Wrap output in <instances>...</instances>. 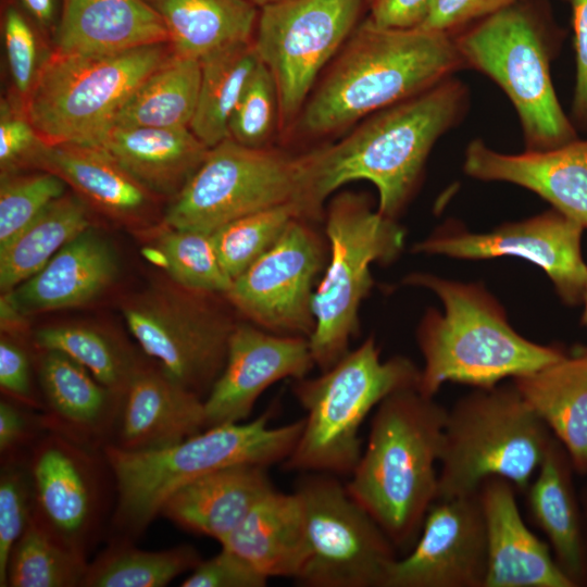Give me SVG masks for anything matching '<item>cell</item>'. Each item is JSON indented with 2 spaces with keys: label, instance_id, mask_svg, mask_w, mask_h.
I'll use <instances>...</instances> for the list:
<instances>
[{
  "label": "cell",
  "instance_id": "obj_13",
  "mask_svg": "<svg viewBox=\"0 0 587 587\" xmlns=\"http://www.w3.org/2000/svg\"><path fill=\"white\" fill-rule=\"evenodd\" d=\"M32 520L68 551L87 559L109 530L115 483L103 449L46 430L26 455Z\"/></svg>",
  "mask_w": 587,
  "mask_h": 587
},
{
  "label": "cell",
  "instance_id": "obj_44",
  "mask_svg": "<svg viewBox=\"0 0 587 587\" xmlns=\"http://www.w3.org/2000/svg\"><path fill=\"white\" fill-rule=\"evenodd\" d=\"M39 30L32 21L11 2L3 13V39L7 62L16 92L23 104L29 96L45 61L40 60Z\"/></svg>",
  "mask_w": 587,
  "mask_h": 587
},
{
  "label": "cell",
  "instance_id": "obj_20",
  "mask_svg": "<svg viewBox=\"0 0 587 587\" xmlns=\"http://www.w3.org/2000/svg\"><path fill=\"white\" fill-rule=\"evenodd\" d=\"M463 170L479 180L524 187L587 228V140L576 139L549 150L505 154L475 139L466 147Z\"/></svg>",
  "mask_w": 587,
  "mask_h": 587
},
{
  "label": "cell",
  "instance_id": "obj_41",
  "mask_svg": "<svg viewBox=\"0 0 587 587\" xmlns=\"http://www.w3.org/2000/svg\"><path fill=\"white\" fill-rule=\"evenodd\" d=\"M65 186L61 177L45 170L32 174H1L0 247L65 195Z\"/></svg>",
  "mask_w": 587,
  "mask_h": 587
},
{
  "label": "cell",
  "instance_id": "obj_14",
  "mask_svg": "<svg viewBox=\"0 0 587 587\" xmlns=\"http://www.w3.org/2000/svg\"><path fill=\"white\" fill-rule=\"evenodd\" d=\"M335 475L310 473L296 491L305 514L308 587H384L396 547Z\"/></svg>",
  "mask_w": 587,
  "mask_h": 587
},
{
  "label": "cell",
  "instance_id": "obj_49",
  "mask_svg": "<svg viewBox=\"0 0 587 587\" xmlns=\"http://www.w3.org/2000/svg\"><path fill=\"white\" fill-rule=\"evenodd\" d=\"M46 432L40 412L7 397L0 401L1 461L25 457Z\"/></svg>",
  "mask_w": 587,
  "mask_h": 587
},
{
  "label": "cell",
  "instance_id": "obj_15",
  "mask_svg": "<svg viewBox=\"0 0 587 587\" xmlns=\"http://www.w3.org/2000/svg\"><path fill=\"white\" fill-rule=\"evenodd\" d=\"M367 0H288L259 10L253 43L271 71L279 120L299 116L315 80L358 26Z\"/></svg>",
  "mask_w": 587,
  "mask_h": 587
},
{
  "label": "cell",
  "instance_id": "obj_4",
  "mask_svg": "<svg viewBox=\"0 0 587 587\" xmlns=\"http://www.w3.org/2000/svg\"><path fill=\"white\" fill-rule=\"evenodd\" d=\"M403 283L429 289L444 305V313L426 311L416 332L424 360L417 389L425 396L434 397L446 383L490 388L566 355L558 347L535 344L516 333L482 285L427 273L410 274Z\"/></svg>",
  "mask_w": 587,
  "mask_h": 587
},
{
  "label": "cell",
  "instance_id": "obj_30",
  "mask_svg": "<svg viewBox=\"0 0 587 587\" xmlns=\"http://www.w3.org/2000/svg\"><path fill=\"white\" fill-rule=\"evenodd\" d=\"M36 167L57 174L91 204L122 221L140 218L155 196L93 143H46Z\"/></svg>",
  "mask_w": 587,
  "mask_h": 587
},
{
  "label": "cell",
  "instance_id": "obj_27",
  "mask_svg": "<svg viewBox=\"0 0 587 587\" xmlns=\"http://www.w3.org/2000/svg\"><path fill=\"white\" fill-rule=\"evenodd\" d=\"M92 143L109 153L150 192L172 198L184 188L210 149L189 127L113 125Z\"/></svg>",
  "mask_w": 587,
  "mask_h": 587
},
{
  "label": "cell",
  "instance_id": "obj_28",
  "mask_svg": "<svg viewBox=\"0 0 587 587\" xmlns=\"http://www.w3.org/2000/svg\"><path fill=\"white\" fill-rule=\"evenodd\" d=\"M63 53H100L170 42L147 0H62L53 34Z\"/></svg>",
  "mask_w": 587,
  "mask_h": 587
},
{
  "label": "cell",
  "instance_id": "obj_47",
  "mask_svg": "<svg viewBox=\"0 0 587 587\" xmlns=\"http://www.w3.org/2000/svg\"><path fill=\"white\" fill-rule=\"evenodd\" d=\"M0 388L4 397L42 411L41 396L34 389L29 353L21 341L7 334L0 339Z\"/></svg>",
  "mask_w": 587,
  "mask_h": 587
},
{
  "label": "cell",
  "instance_id": "obj_21",
  "mask_svg": "<svg viewBox=\"0 0 587 587\" xmlns=\"http://www.w3.org/2000/svg\"><path fill=\"white\" fill-rule=\"evenodd\" d=\"M37 351L45 429L96 449L111 445L124 396L99 383L68 355L54 350Z\"/></svg>",
  "mask_w": 587,
  "mask_h": 587
},
{
  "label": "cell",
  "instance_id": "obj_7",
  "mask_svg": "<svg viewBox=\"0 0 587 587\" xmlns=\"http://www.w3.org/2000/svg\"><path fill=\"white\" fill-rule=\"evenodd\" d=\"M420 377L421 370L405 357L383 361L370 336L317 377L295 380L305 417L284 469L350 475L362 454L364 420L390 394L417 387Z\"/></svg>",
  "mask_w": 587,
  "mask_h": 587
},
{
  "label": "cell",
  "instance_id": "obj_52",
  "mask_svg": "<svg viewBox=\"0 0 587 587\" xmlns=\"http://www.w3.org/2000/svg\"><path fill=\"white\" fill-rule=\"evenodd\" d=\"M41 34H54L62 0H14Z\"/></svg>",
  "mask_w": 587,
  "mask_h": 587
},
{
  "label": "cell",
  "instance_id": "obj_40",
  "mask_svg": "<svg viewBox=\"0 0 587 587\" xmlns=\"http://www.w3.org/2000/svg\"><path fill=\"white\" fill-rule=\"evenodd\" d=\"M296 217L307 218L298 205L284 204L241 216L213 230L214 249L227 275L233 280L239 276Z\"/></svg>",
  "mask_w": 587,
  "mask_h": 587
},
{
  "label": "cell",
  "instance_id": "obj_25",
  "mask_svg": "<svg viewBox=\"0 0 587 587\" xmlns=\"http://www.w3.org/2000/svg\"><path fill=\"white\" fill-rule=\"evenodd\" d=\"M574 466L553 437L524 492L533 521L545 534L553 557L574 587L587 586V536Z\"/></svg>",
  "mask_w": 587,
  "mask_h": 587
},
{
  "label": "cell",
  "instance_id": "obj_55",
  "mask_svg": "<svg viewBox=\"0 0 587 587\" xmlns=\"http://www.w3.org/2000/svg\"><path fill=\"white\" fill-rule=\"evenodd\" d=\"M582 303H584V313H583V316H582V322H583L584 326H586V328H587V287H586ZM579 349L587 353V346L579 347Z\"/></svg>",
  "mask_w": 587,
  "mask_h": 587
},
{
  "label": "cell",
  "instance_id": "obj_38",
  "mask_svg": "<svg viewBox=\"0 0 587 587\" xmlns=\"http://www.w3.org/2000/svg\"><path fill=\"white\" fill-rule=\"evenodd\" d=\"M87 566L30 519L10 551L7 587H82Z\"/></svg>",
  "mask_w": 587,
  "mask_h": 587
},
{
  "label": "cell",
  "instance_id": "obj_5",
  "mask_svg": "<svg viewBox=\"0 0 587 587\" xmlns=\"http://www.w3.org/2000/svg\"><path fill=\"white\" fill-rule=\"evenodd\" d=\"M270 420L267 411L250 422L208 427L178 444L150 451L105 446L103 452L115 483L111 539L135 541L175 490L201 476L238 464L268 467L283 463L304 421L272 427Z\"/></svg>",
  "mask_w": 587,
  "mask_h": 587
},
{
  "label": "cell",
  "instance_id": "obj_9",
  "mask_svg": "<svg viewBox=\"0 0 587 587\" xmlns=\"http://www.w3.org/2000/svg\"><path fill=\"white\" fill-rule=\"evenodd\" d=\"M328 260L313 295L315 321L309 337L321 371L328 370L350 349L359 333V310L373 285V263H389L401 252L404 229L374 210L363 193L342 191L328 203L325 215Z\"/></svg>",
  "mask_w": 587,
  "mask_h": 587
},
{
  "label": "cell",
  "instance_id": "obj_48",
  "mask_svg": "<svg viewBox=\"0 0 587 587\" xmlns=\"http://www.w3.org/2000/svg\"><path fill=\"white\" fill-rule=\"evenodd\" d=\"M520 0H432L422 23L428 30L455 35Z\"/></svg>",
  "mask_w": 587,
  "mask_h": 587
},
{
  "label": "cell",
  "instance_id": "obj_8",
  "mask_svg": "<svg viewBox=\"0 0 587 587\" xmlns=\"http://www.w3.org/2000/svg\"><path fill=\"white\" fill-rule=\"evenodd\" d=\"M553 437L513 383L475 388L448 410L437 500L475 494L490 477L524 494Z\"/></svg>",
  "mask_w": 587,
  "mask_h": 587
},
{
  "label": "cell",
  "instance_id": "obj_50",
  "mask_svg": "<svg viewBox=\"0 0 587 587\" xmlns=\"http://www.w3.org/2000/svg\"><path fill=\"white\" fill-rule=\"evenodd\" d=\"M572 9L576 83L572 112L575 121L587 126V0H567Z\"/></svg>",
  "mask_w": 587,
  "mask_h": 587
},
{
  "label": "cell",
  "instance_id": "obj_1",
  "mask_svg": "<svg viewBox=\"0 0 587 587\" xmlns=\"http://www.w3.org/2000/svg\"><path fill=\"white\" fill-rule=\"evenodd\" d=\"M470 92L450 76L363 120L335 143L302 153L310 207L322 217L325 200L341 186L369 180L377 210L397 220L416 190L436 141L465 116Z\"/></svg>",
  "mask_w": 587,
  "mask_h": 587
},
{
  "label": "cell",
  "instance_id": "obj_34",
  "mask_svg": "<svg viewBox=\"0 0 587 587\" xmlns=\"http://www.w3.org/2000/svg\"><path fill=\"white\" fill-rule=\"evenodd\" d=\"M91 223L83 199L63 195L0 247V289L9 292L38 273Z\"/></svg>",
  "mask_w": 587,
  "mask_h": 587
},
{
  "label": "cell",
  "instance_id": "obj_23",
  "mask_svg": "<svg viewBox=\"0 0 587 587\" xmlns=\"http://www.w3.org/2000/svg\"><path fill=\"white\" fill-rule=\"evenodd\" d=\"M204 402L148 357L130 379L111 446L129 452L162 449L205 429Z\"/></svg>",
  "mask_w": 587,
  "mask_h": 587
},
{
  "label": "cell",
  "instance_id": "obj_11",
  "mask_svg": "<svg viewBox=\"0 0 587 587\" xmlns=\"http://www.w3.org/2000/svg\"><path fill=\"white\" fill-rule=\"evenodd\" d=\"M284 204H296L308 220H315L302 154L250 148L228 137L209 149L173 198L163 224L212 233L241 216Z\"/></svg>",
  "mask_w": 587,
  "mask_h": 587
},
{
  "label": "cell",
  "instance_id": "obj_46",
  "mask_svg": "<svg viewBox=\"0 0 587 587\" xmlns=\"http://www.w3.org/2000/svg\"><path fill=\"white\" fill-rule=\"evenodd\" d=\"M268 577L257 570L250 562L222 547L210 559L201 560L183 580L182 587H264Z\"/></svg>",
  "mask_w": 587,
  "mask_h": 587
},
{
  "label": "cell",
  "instance_id": "obj_10",
  "mask_svg": "<svg viewBox=\"0 0 587 587\" xmlns=\"http://www.w3.org/2000/svg\"><path fill=\"white\" fill-rule=\"evenodd\" d=\"M173 53L170 42L100 53L54 51L24 102L26 114L48 145L92 143L138 85Z\"/></svg>",
  "mask_w": 587,
  "mask_h": 587
},
{
  "label": "cell",
  "instance_id": "obj_43",
  "mask_svg": "<svg viewBox=\"0 0 587 587\" xmlns=\"http://www.w3.org/2000/svg\"><path fill=\"white\" fill-rule=\"evenodd\" d=\"M27 455V454H26ZM26 455L1 461L0 472V586L7 587L10 551L27 527L33 511L32 483Z\"/></svg>",
  "mask_w": 587,
  "mask_h": 587
},
{
  "label": "cell",
  "instance_id": "obj_2",
  "mask_svg": "<svg viewBox=\"0 0 587 587\" xmlns=\"http://www.w3.org/2000/svg\"><path fill=\"white\" fill-rule=\"evenodd\" d=\"M465 67L453 36L359 23L309 96L299 127L323 136L411 98Z\"/></svg>",
  "mask_w": 587,
  "mask_h": 587
},
{
  "label": "cell",
  "instance_id": "obj_24",
  "mask_svg": "<svg viewBox=\"0 0 587 587\" xmlns=\"http://www.w3.org/2000/svg\"><path fill=\"white\" fill-rule=\"evenodd\" d=\"M117 257L92 226L65 246L34 276L5 292L23 314L85 305L117 277Z\"/></svg>",
  "mask_w": 587,
  "mask_h": 587
},
{
  "label": "cell",
  "instance_id": "obj_35",
  "mask_svg": "<svg viewBox=\"0 0 587 587\" xmlns=\"http://www.w3.org/2000/svg\"><path fill=\"white\" fill-rule=\"evenodd\" d=\"M260 58L253 39L222 47L202 59L201 79L190 130L212 148L228 138V124Z\"/></svg>",
  "mask_w": 587,
  "mask_h": 587
},
{
  "label": "cell",
  "instance_id": "obj_26",
  "mask_svg": "<svg viewBox=\"0 0 587 587\" xmlns=\"http://www.w3.org/2000/svg\"><path fill=\"white\" fill-rule=\"evenodd\" d=\"M266 469L238 464L201 476L175 490L164 501L160 515L221 544L257 501L274 489Z\"/></svg>",
  "mask_w": 587,
  "mask_h": 587
},
{
  "label": "cell",
  "instance_id": "obj_32",
  "mask_svg": "<svg viewBox=\"0 0 587 587\" xmlns=\"http://www.w3.org/2000/svg\"><path fill=\"white\" fill-rule=\"evenodd\" d=\"M162 18L175 54L202 59L253 38L259 9L246 0H147Z\"/></svg>",
  "mask_w": 587,
  "mask_h": 587
},
{
  "label": "cell",
  "instance_id": "obj_51",
  "mask_svg": "<svg viewBox=\"0 0 587 587\" xmlns=\"http://www.w3.org/2000/svg\"><path fill=\"white\" fill-rule=\"evenodd\" d=\"M432 0H367L370 17L378 25L395 28L419 26Z\"/></svg>",
  "mask_w": 587,
  "mask_h": 587
},
{
  "label": "cell",
  "instance_id": "obj_19",
  "mask_svg": "<svg viewBox=\"0 0 587 587\" xmlns=\"http://www.w3.org/2000/svg\"><path fill=\"white\" fill-rule=\"evenodd\" d=\"M314 365L309 338L237 322L225 365L203 399L207 428L245 422L265 389L285 378H303Z\"/></svg>",
  "mask_w": 587,
  "mask_h": 587
},
{
  "label": "cell",
  "instance_id": "obj_18",
  "mask_svg": "<svg viewBox=\"0 0 587 587\" xmlns=\"http://www.w3.org/2000/svg\"><path fill=\"white\" fill-rule=\"evenodd\" d=\"M487 539L478 491L436 500L412 549L390 565L384 587H484Z\"/></svg>",
  "mask_w": 587,
  "mask_h": 587
},
{
  "label": "cell",
  "instance_id": "obj_53",
  "mask_svg": "<svg viewBox=\"0 0 587 587\" xmlns=\"http://www.w3.org/2000/svg\"><path fill=\"white\" fill-rule=\"evenodd\" d=\"M259 10L265 7L278 4L288 0H246Z\"/></svg>",
  "mask_w": 587,
  "mask_h": 587
},
{
  "label": "cell",
  "instance_id": "obj_45",
  "mask_svg": "<svg viewBox=\"0 0 587 587\" xmlns=\"http://www.w3.org/2000/svg\"><path fill=\"white\" fill-rule=\"evenodd\" d=\"M24 104L12 99L0 102V170L1 174L16 173L26 165L36 166L45 147Z\"/></svg>",
  "mask_w": 587,
  "mask_h": 587
},
{
  "label": "cell",
  "instance_id": "obj_37",
  "mask_svg": "<svg viewBox=\"0 0 587 587\" xmlns=\"http://www.w3.org/2000/svg\"><path fill=\"white\" fill-rule=\"evenodd\" d=\"M113 538L91 563L82 587H163L202 560L189 545L147 551Z\"/></svg>",
  "mask_w": 587,
  "mask_h": 587
},
{
  "label": "cell",
  "instance_id": "obj_17",
  "mask_svg": "<svg viewBox=\"0 0 587 587\" xmlns=\"http://www.w3.org/2000/svg\"><path fill=\"white\" fill-rule=\"evenodd\" d=\"M583 230L580 224L551 209L487 233H472L448 224L415 243L412 250L462 260L525 259L544 270L565 304L577 305L587 287V264L580 246Z\"/></svg>",
  "mask_w": 587,
  "mask_h": 587
},
{
  "label": "cell",
  "instance_id": "obj_16",
  "mask_svg": "<svg viewBox=\"0 0 587 587\" xmlns=\"http://www.w3.org/2000/svg\"><path fill=\"white\" fill-rule=\"evenodd\" d=\"M325 243L310 220L294 218L279 239L239 276L225 299L255 326L270 333L309 338L317 275Z\"/></svg>",
  "mask_w": 587,
  "mask_h": 587
},
{
  "label": "cell",
  "instance_id": "obj_22",
  "mask_svg": "<svg viewBox=\"0 0 587 587\" xmlns=\"http://www.w3.org/2000/svg\"><path fill=\"white\" fill-rule=\"evenodd\" d=\"M515 492L501 477L487 478L478 489L487 539L484 587H574L549 544L526 526Z\"/></svg>",
  "mask_w": 587,
  "mask_h": 587
},
{
  "label": "cell",
  "instance_id": "obj_42",
  "mask_svg": "<svg viewBox=\"0 0 587 587\" xmlns=\"http://www.w3.org/2000/svg\"><path fill=\"white\" fill-rule=\"evenodd\" d=\"M279 117L274 77L260 60L251 73L228 124V135L240 145L265 148Z\"/></svg>",
  "mask_w": 587,
  "mask_h": 587
},
{
  "label": "cell",
  "instance_id": "obj_36",
  "mask_svg": "<svg viewBox=\"0 0 587 587\" xmlns=\"http://www.w3.org/2000/svg\"><path fill=\"white\" fill-rule=\"evenodd\" d=\"M33 342L37 350H54L68 355L99 383L122 396L145 361L117 336L84 324L41 327L35 332Z\"/></svg>",
  "mask_w": 587,
  "mask_h": 587
},
{
  "label": "cell",
  "instance_id": "obj_39",
  "mask_svg": "<svg viewBox=\"0 0 587 587\" xmlns=\"http://www.w3.org/2000/svg\"><path fill=\"white\" fill-rule=\"evenodd\" d=\"M154 251L170 279L197 291L225 295L233 279L223 268L211 233L173 228L162 224Z\"/></svg>",
  "mask_w": 587,
  "mask_h": 587
},
{
  "label": "cell",
  "instance_id": "obj_29",
  "mask_svg": "<svg viewBox=\"0 0 587 587\" xmlns=\"http://www.w3.org/2000/svg\"><path fill=\"white\" fill-rule=\"evenodd\" d=\"M266 577L297 578L308 559L303 502L275 488L252 507L222 542Z\"/></svg>",
  "mask_w": 587,
  "mask_h": 587
},
{
  "label": "cell",
  "instance_id": "obj_3",
  "mask_svg": "<svg viewBox=\"0 0 587 587\" xmlns=\"http://www.w3.org/2000/svg\"><path fill=\"white\" fill-rule=\"evenodd\" d=\"M447 413L417 387L387 396L375 408L366 447L346 485L396 548L414 545L437 500Z\"/></svg>",
  "mask_w": 587,
  "mask_h": 587
},
{
  "label": "cell",
  "instance_id": "obj_31",
  "mask_svg": "<svg viewBox=\"0 0 587 587\" xmlns=\"http://www.w3.org/2000/svg\"><path fill=\"white\" fill-rule=\"evenodd\" d=\"M513 384L569 453L577 474H587V353L572 355Z\"/></svg>",
  "mask_w": 587,
  "mask_h": 587
},
{
  "label": "cell",
  "instance_id": "obj_54",
  "mask_svg": "<svg viewBox=\"0 0 587 587\" xmlns=\"http://www.w3.org/2000/svg\"><path fill=\"white\" fill-rule=\"evenodd\" d=\"M580 503L584 514V522H585V529H586V536H587V485L584 488L583 494L580 495Z\"/></svg>",
  "mask_w": 587,
  "mask_h": 587
},
{
  "label": "cell",
  "instance_id": "obj_12",
  "mask_svg": "<svg viewBox=\"0 0 587 587\" xmlns=\"http://www.w3.org/2000/svg\"><path fill=\"white\" fill-rule=\"evenodd\" d=\"M216 294L159 283L127 298L122 313L146 357L205 398L221 374L237 324Z\"/></svg>",
  "mask_w": 587,
  "mask_h": 587
},
{
  "label": "cell",
  "instance_id": "obj_33",
  "mask_svg": "<svg viewBox=\"0 0 587 587\" xmlns=\"http://www.w3.org/2000/svg\"><path fill=\"white\" fill-rule=\"evenodd\" d=\"M200 79V60L173 53L129 95L111 126L189 127L197 107Z\"/></svg>",
  "mask_w": 587,
  "mask_h": 587
},
{
  "label": "cell",
  "instance_id": "obj_6",
  "mask_svg": "<svg viewBox=\"0 0 587 587\" xmlns=\"http://www.w3.org/2000/svg\"><path fill=\"white\" fill-rule=\"evenodd\" d=\"M559 33L545 3L520 0L453 35L465 67L488 76L512 102L526 150H549L577 139L550 75Z\"/></svg>",
  "mask_w": 587,
  "mask_h": 587
}]
</instances>
